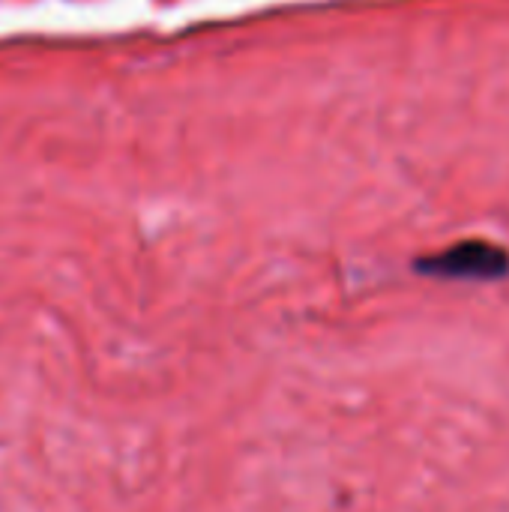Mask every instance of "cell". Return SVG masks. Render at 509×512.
Masks as SVG:
<instances>
[{
  "label": "cell",
  "instance_id": "6da1fadb",
  "mask_svg": "<svg viewBox=\"0 0 509 512\" xmlns=\"http://www.w3.org/2000/svg\"><path fill=\"white\" fill-rule=\"evenodd\" d=\"M414 270L441 282H501L509 276V249L489 240H462L417 258Z\"/></svg>",
  "mask_w": 509,
  "mask_h": 512
}]
</instances>
